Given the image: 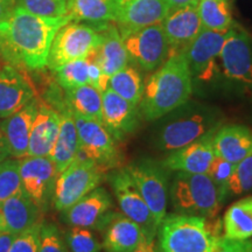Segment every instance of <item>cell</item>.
<instances>
[{"instance_id": "2", "label": "cell", "mask_w": 252, "mask_h": 252, "mask_svg": "<svg viewBox=\"0 0 252 252\" xmlns=\"http://www.w3.org/2000/svg\"><path fill=\"white\" fill-rule=\"evenodd\" d=\"M193 78L185 53L171 55L144 84L140 112L147 121H156L181 108L193 91Z\"/></svg>"}, {"instance_id": "39", "label": "cell", "mask_w": 252, "mask_h": 252, "mask_svg": "<svg viewBox=\"0 0 252 252\" xmlns=\"http://www.w3.org/2000/svg\"><path fill=\"white\" fill-rule=\"evenodd\" d=\"M41 226L42 220L18 234L8 252H39Z\"/></svg>"}, {"instance_id": "30", "label": "cell", "mask_w": 252, "mask_h": 252, "mask_svg": "<svg viewBox=\"0 0 252 252\" xmlns=\"http://www.w3.org/2000/svg\"><path fill=\"white\" fill-rule=\"evenodd\" d=\"M223 237L244 241L252 237V196L237 201L228 208L222 220Z\"/></svg>"}, {"instance_id": "45", "label": "cell", "mask_w": 252, "mask_h": 252, "mask_svg": "<svg viewBox=\"0 0 252 252\" xmlns=\"http://www.w3.org/2000/svg\"><path fill=\"white\" fill-rule=\"evenodd\" d=\"M8 156H9V152H8L7 143H6L5 135L2 133L1 128H0V162L7 159Z\"/></svg>"}, {"instance_id": "15", "label": "cell", "mask_w": 252, "mask_h": 252, "mask_svg": "<svg viewBox=\"0 0 252 252\" xmlns=\"http://www.w3.org/2000/svg\"><path fill=\"white\" fill-rule=\"evenodd\" d=\"M161 26L169 46V56L185 53L202 30L197 5L171 7L161 21Z\"/></svg>"}, {"instance_id": "46", "label": "cell", "mask_w": 252, "mask_h": 252, "mask_svg": "<svg viewBox=\"0 0 252 252\" xmlns=\"http://www.w3.org/2000/svg\"><path fill=\"white\" fill-rule=\"evenodd\" d=\"M132 252H158V249L156 248L154 242L151 241V242H146V243H144L143 245H140L139 248H137Z\"/></svg>"}, {"instance_id": "28", "label": "cell", "mask_w": 252, "mask_h": 252, "mask_svg": "<svg viewBox=\"0 0 252 252\" xmlns=\"http://www.w3.org/2000/svg\"><path fill=\"white\" fill-rule=\"evenodd\" d=\"M67 15L71 21H83L103 31L116 21L115 0H67Z\"/></svg>"}, {"instance_id": "23", "label": "cell", "mask_w": 252, "mask_h": 252, "mask_svg": "<svg viewBox=\"0 0 252 252\" xmlns=\"http://www.w3.org/2000/svg\"><path fill=\"white\" fill-rule=\"evenodd\" d=\"M39 102L40 100L34 98L18 112L4 118L0 124L7 143L9 156L17 159L27 157L32 125L39 109Z\"/></svg>"}, {"instance_id": "19", "label": "cell", "mask_w": 252, "mask_h": 252, "mask_svg": "<svg viewBox=\"0 0 252 252\" xmlns=\"http://www.w3.org/2000/svg\"><path fill=\"white\" fill-rule=\"evenodd\" d=\"M35 98L28 78L12 65L0 70V118H7Z\"/></svg>"}, {"instance_id": "36", "label": "cell", "mask_w": 252, "mask_h": 252, "mask_svg": "<svg viewBox=\"0 0 252 252\" xmlns=\"http://www.w3.org/2000/svg\"><path fill=\"white\" fill-rule=\"evenodd\" d=\"M65 241L71 252H99L102 249L97 238L87 228L72 226L65 236Z\"/></svg>"}, {"instance_id": "41", "label": "cell", "mask_w": 252, "mask_h": 252, "mask_svg": "<svg viewBox=\"0 0 252 252\" xmlns=\"http://www.w3.org/2000/svg\"><path fill=\"white\" fill-rule=\"evenodd\" d=\"M210 252H252V241H237L220 237Z\"/></svg>"}, {"instance_id": "18", "label": "cell", "mask_w": 252, "mask_h": 252, "mask_svg": "<svg viewBox=\"0 0 252 252\" xmlns=\"http://www.w3.org/2000/svg\"><path fill=\"white\" fill-rule=\"evenodd\" d=\"M102 124L117 140L133 133L139 124L138 105H133L108 87L102 93Z\"/></svg>"}, {"instance_id": "6", "label": "cell", "mask_w": 252, "mask_h": 252, "mask_svg": "<svg viewBox=\"0 0 252 252\" xmlns=\"http://www.w3.org/2000/svg\"><path fill=\"white\" fill-rule=\"evenodd\" d=\"M104 171L96 162L77 157L56 178L53 203L59 212H65L103 181Z\"/></svg>"}, {"instance_id": "9", "label": "cell", "mask_w": 252, "mask_h": 252, "mask_svg": "<svg viewBox=\"0 0 252 252\" xmlns=\"http://www.w3.org/2000/svg\"><path fill=\"white\" fill-rule=\"evenodd\" d=\"M72 116L77 127L80 153H83L87 159L96 162L105 171L118 168L122 154L117 139L102 122L78 117L74 113Z\"/></svg>"}, {"instance_id": "38", "label": "cell", "mask_w": 252, "mask_h": 252, "mask_svg": "<svg viewBox=\"0 0 252 252\" xmlns=\"http://www.w3.org/2000/svg\"><path fill=\"white\" fill-rule=\"evenodd\" d=\"M236 167V163L228 161V160L223 159V158L215 156L214 158L212 165H210L209 169H208L207 174L212 178L214 184L217 186V188L220 189V191L222 193L224 198L228 196L226 193V185L231 176L232 172H234Z\"/></svg>"}, {"instance_id": "33", "label": "cell", "mask_w": 252, "mask_h": 252, "mask_svg": "<svg viewBox=\"0 0 252 252\" xmlns=\"http://www.w3.org/2000/svg\"><path fill=\"white\" fill-rule=\"evenodd\" d=\"M89 62L90 56L87 59L76 60L56 69V80L63 89H72L84 84H89Z\"/></svg>"}, {"instance_id": "26", "label": "cell", "mask_w": 252, "mask_h": 252, "mask_svg": "<svg viewBox=\"0 0 252 252\" xmlns=\"http://www.w3.org/2000/svg\"><path fill=\"white\" fill-rule=\"evenodd\" d=\"M60 117H61V122H60L59 134L49 156L52 161L54 162L58 174L64 171L80 153L77 127L75 124L74 116L67 108V105L60 110Z\"/></svg>"}, {"instance_id": "34", "label": "cell", "mask_w": 252, "mask_h": 252, "mask_svg": "<svg viewBox=\"0 0 252 252\" xmlns=\"http://www.w3.org/2000/svg\"><path fill=\"white\" fill-rule=\"evenodd\" d=\"M21 190L24 189L19 161L4 160L0 162V204Z\"/></svg>"}, {"instance_id": "31", "label": "cell", "mask_w": 252, "mask_h": 252, "mask_svg": "<svg viewBox=\"0 0 252 252\" xmlns=\"http://www.w3.org/2000/svg\"><path fill=\"white\" fill-rule=\"evenodd\" d=\"M197 9L202 28L226 32L235 25L229 0H198Z\"/></svg>"}, {"instance_id": "27", "label": "cell", "mask_w": 252, "mask_h": 252, "mask_svg": "<svg viewBox=\"0 0 252 252\" xmlns=\"http://www.w3.org/2000/svg\"><path fill=\"white\" fill-rule=\"evenodd\" d=\"M102 32V42L94 53V58L109 78L130 64L124 42L115 25L109 24Z\"/></svg>"}, {"instance_id": "17", "label": "cell", "mask_w": 252, "mask_h": 252, "mask_svg": "<svg viewBox=\"0 0 252 252\" xmlns=\"http://www.w3.org/2000/svg\"><path fill=\"white\" fill-rule=\"evenodd\" d=\"M99 229L104 231L103 248L106 252H132L151 242L144 230L124 214L109 213Z\"/></svg>"}, {"instance_id": "7", "label": "cell", "mask_w": 252, "mask_h": 252, "mask_svg": "<svg viewBox=\"0 0 252 252\" xmlns=\"http://www.w3.org/2000/svg\"><path fill=\"white\" fill-rule=\"evenodd\" d=\"M220 127L219 115L209 109L182 112L172 121L165 123L158 134V144L162 150L172 152L208 134L215 133Z\"/></svg>"}, {"instance_id": "5", "label": "cell", "mask_w": 252, "mask_h": 252, "mask_svg": "<svg viewBox=\"0 0 252 252\" xmlns=\"http://www.w3.org/2000/svg\"><path fill=\"white\" fill-rule=\"evenodd\" d=\"M102 37V32L90 25L69 21L56 32L47 67L55 71L65 63L89 58L98 48Z\"/></svg>"}, {"instance_id": "1", "label": "cell", "mask_w": 252, "mask_h": 252, "mask_svg": "<svg viewBox=\"0 0 252 252\" xmlns=\"http://www.w3.org/2000/svg\"><path fill=\"white\" fill-rule=\"evenodd\" d=\"M71 21L69 15L42 17L15 5L0 21V52L8 65L27 70L47 67L56 32Z\"/></svg>"}, {"instance_id": "35", "label": "cell", "mask_w": 252, "mask_h": 252, "mask_svg": "<svg viewBox=\"0 0 252 252\" xmlns=\"http://www.w3.org/2000/svg\"><path fill=\"white\" fill-rule=\"evenodd\" d=\"M252 190V156L236 163L226 185V193L241 195Z\"/></svg>"}, {"instance_id": "16", "label": "cell", "mask_w": 252, "mask_h": 252, "mask_svg": "<svg viewBox=\"0 0 252 252\" xmlns=\"http://www.w3.org/2000/svg\"><path fill=\"white\" fill-rule=\"evenodd\" d=\"M119 33L159 24L171 9L167 0H115Z\"/></svg>"}, {"instance_id": "47", "label": "cell", "mask_w": 252, "mask_h": 252, "mask_svg": "<svg viewBox=\"0 0 252 252\" xmlns=\"http://www.w3.org/2000/svg\"><path fill=\"white\" fill-rule=\"evenodd\" d=\"M171 4L172 7L176 6H185V5H197L198 0H167Z\"/></svg>"}, {"instance_id": "10", "label": "cell", "mask_w": 252, "mask_h": 252, "mask_svg": "<svg viewBox=\"0 0 252 252\" xmlns=\"http://www.w3.org/2000/svg\"><path fill=\"white\" fill-rule=\"evenodd\" d=\"M109 181L123 214L144 230L149 241H153L159 224L138 190L127 168L118 167L113 169L109 176Z\"/></svg>"}, {"instance_id": "48", "label": "cell", "mask_w": 252, "mask_h": 252, "mask_svg": "<svg viewBox=\"0 0 252 252\" xmlns=\"http://www.w3.org/2000/svg\"><path fill=\"white\" fill-rule=\"evenodd\" d=\"M5 65H8V64H7V63L5 62L4 58H2V54H1V52H0V70H1V69L4 68Z\"/></svg>"}, {"instance_id": "4", "label": "cell", "mask_w": 252, "mask_h": 252, "mask_svg": "<svg viewBox=\"0 0 252 252\" xmlns=\"http://www.w3.org/2000/svg\"><path fill=\"white\" fill-rule=\"evenodd\" d=\"M172 202L178 213L214 219L219 215L224 196L207 173L178 172L172 184Z\"/></svg>"}, {"instance_id": "29", "label": "cell", "mask_w": 252, "mask_h": 252, "mask_svg": "<svg viewBox=\"0 0 252 252\" xmlns=\"http://www.w3.org/2000/svg\"><path fill=\"white\" fill-rule=\"evenodd\" d=\"M64 102L78 117L102 122V93L90 84L65 90Z\"/></svg>"}, {"instance_id": "12", "label": "cell", "mask_w": 252, "mask_h": 252, "mask_svg": "<svg viewBox=\"0 0 252 252\" xmlns=\"http://www.w3.org/2000/svg\"><path fill=\"white\" fill-rule=\"evenodd\" d=\"M220 61L226 78L252 89V37L248 32L236 25L230 28Z\"/></svg>"}, {"instance_id": "20", "label": "cell", "mask_w": 252, "mask_h": 252, "mask_svg": "<svg viewBox=\"0 0 252 252\" xmlns=\"http://www.w3.org/2000/svg\"><path fill=\"white\" fill-rule=\"evenodd\" d=\"M213 135L214 133L208 134L187 146L172 151V153L163 160L162 166L167 171L186 172L193 174L207 173L215 158Z\"/></svg>"}, {"instance_id": "44", "label": "cell", "mask_w": 252, "mask_h": 252, "mask_svg": "<svg viewBox=\"0 0 252 252\" xmlns=\"http://www.w3.org/2000/svg\"><path fill=\"white\" fill-rule=\"evenodd\" d=\"M15 5H17L15 2L9 0H0V21L5 20L8 17Z\"/></svg>"}, {"instance_id": "22", "label": "cell", "mask_w": 252, "mask_h": 252, "mask_svg": "<svg viewBox=\"0 0 252 252\" xmlns=\"http://www.w3.org/2000/svg\"><path fill=\"white\" fill-rule=\"evenodd\" d=\"M112 207L111 196L104 188H94L65 210V220L72 226L98 228Z\"/></svg>"}, {"instance_id": "37", "label": "cell", "mask_w": 252, "mask_h": 252, "mask_svg": "<svg viewBox=\"0 0 252 252\" xmlns=\"http://www.w3.org/2000/svg\"><path fill=\"white\" fill-rule=\"evenodd\" d=\"M17 5L42 17H62L67 14V0H17Z\"/></svg>"}, {"instance_id": "25", "label": "cell", "mask_w": 252, "mask_h": 252, "mask_svg": "<svg viewBox=\"0 0 252 252\" xmlns=\"http://www.w3.org/2000/svg\"><path fill=\"white\" fill-rule=\"evenodd\" d=\"M215 156L237 163L252 156V130L242 125H225L213 135Z\"/></svg>"}, {"instance_id": "32", "label": "cell", "mask_w": 252, "mask_h": 252, "mask_svg": "<svg viewBox=\"0 0 252 252\" xmlns=\"http://www.w3.org/2000/svg\"><path fill=\"white\" fill-rule=\"evenodd\" d=\"M109 88L133 105H139L144 82L137 67L127 65L109 78Z\"/></svg>"}, {"instance_id": "24", "label": "cell", "mask_w": 252, "mask_h": 252, "mask_svg": "<svg viewBox=\"0 0 252 252\" xmlns=\"http://www.w3.org/2000/svg\"><path fill=\"white\" fill-rule=\"evenodd\" d=\"M40 220V208L24 190L0 204V230L18 235Z\"/></svg>"}, {"instance_id": "11", "label": "cell", "mask_w": 252, "mask_h": 252, "mask_svg": "<svg viewBox=\"0 0 252 252\" xmlns=\"http://www.w3.org/2000/svg\"><path fill=\"white\" fill-rule=\"evenodd\" d=\"M158 224L167 213L168 182L166 168L152 160H140L126 167Z\"/></svg>"}, {"instance_id": "49", "label": "cell", "mask_w": 252, "mask_h": 252, "mask_svg": "<svg viewBox=\"0 0 252 252\" xmlns=\"http://www.w3.org/2000/svg\"><path fill=\"white\" fill-rule=\"evenodd\" d=\"M9 1H13V2H15V4H17V0H9Z\"/></svg>"}, {"instance_id": "40", "label": "cell", "mask_w": 252, "mask_h": 252, "mask_svg": "<svg viewBox=\"0 0 252 252\" xmlns=\"http://www.w3.org/2000/svg\"><path fill=\"white\" fill-rule=\"evenodd\" d=\"M39 252H68L59 229L50 223H42Z\"/></svg>"}, {"instance_id": "42", "label": "cell", "mask_w": 252, "mask_h": 252, "mask_svg": "<svg viewBox=\"0 0 252 252\" xmlns=\"http://www.w3.org/2000/svg\"><path fill=\"white\" fill-rule=\"evenodd\" d=\"M89 84L99 90L100 93H104L109 87V77L104 74L102 68L99 67L98 63L94 58V54L90 55L89 62Z\"/></svg>"}, {"instance_id": "21", "label": "cell", "mask_w": 252, "mask_h": 252, "mask_svg": "<svg viewBox=\"0 0 252 252\" xmlns=\"http://www.w3.org/2000/svg\"><path fill=\"white\" fill-rule=\"evenodd\" d=\"M60 112L52 105L39 102L32 125L27 157H49L60 130Z\"/></svg>"}, {"instance_id": "14", "label": "cell", "mask_w": 252, "mask_h": 252, "mask_svg": "<svg viewBox=\"0 0 252 252\" xmlns=\"http://www.w3.org/2000/svg\"><path fill=\"white\" fill-rule=\"evenodd\" d=\"M24 191L40 208L46 209L53 200L58 171L49 157H25L19 161Z\"/></svg>"}, {"instance_id": "3", "label": "cell", "mask_w": 252, "mask_h": 252, "mask_svg": "<svg viewBox=\"0 0 252 252\" xmlns=\"http://www.w3.org/2000/svg\"><path fill=\"white\" fill-rule=\"evenodd\" d=\"M158 231L162 252H210L222 237V220L172 214L165 216Z\"/></svg>"}, {"instance_id": "8", "label": "cell", "mask_w": 252, "mask_h": 252, "mask_svg": "<svg viewBox=\"0 0 252 252\" xmlns=\"http://www.w3.org/2000/svg\"><path fill=\"white\" fill-rule=\"evenodd\" d=\"M130 62L146 72L157 70L169 58L161 23L121 33Z\"/></svg>"}, {"instance_id": "13", "label": "cell", "mask_w": 252, "mask_h": 252, "mask_svg": "<svg viewBox=\"0 0 252 252\" xmlns=\"http://www.w3.org/2000/svg\"><path fill=\"white\" fill-rule=\"evenodd\" d=\"M228 35L226 32L202 28L185 50L191 78L201 82L213 80L217 74V60Z\"/></svg>"}, {"instance_id": "43", "label": "cell", "mask_w": 252, "mask_h": 252, "mask_svg": "<svg viewBox=\"0 0 252 252\" xmlns=\"http://www.w3.org/2000/svg\"><path fill=\"white\" fill-rule=\"evenodd\" d=\"M17 235L5 230H0V252H8Z\"/></svg>"}]
</instances>
